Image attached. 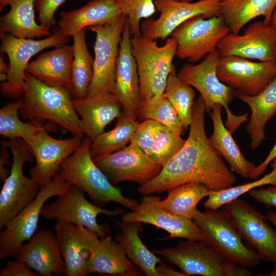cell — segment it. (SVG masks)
Segmentation results:
<instances>
[{
  "mask_svg": "<svg viewBox=\"0 0 276 276\" xmlns=\"http://www.w3.org/2000/svg\"><path fill=\"white\" fill-rule=\"evenodd\" d=\"M205 106L202 97L194 102L189 136L181 149L153 179L137 188L144 195L160 193L188 183H199L211 191L230 188L237 179L213 147L205 129Z\"/></svg>",
  "mask_w": 276,
  "mask_h": 276,
  "instance_id": "obj_1",
  "label": "cell"
},
{
  "mask_svg": "<svg viewBox=\"0 0 276 276\" xmlns=\"http://www.w3.org/2000/svg\"><path fill=\"white\" fill-rule=\"evenodd\" d=\"M25 81L26 86L20 109L24 119L49 128L43 123L50 122L74 136L83 137L82 123L74 108L68 88L46 85L27 72Z\"/></svg>",
  "mask_w": 276,
  "mask_h": 276,
  "instance_id": "obj_2",
  "label": "cell"
},
{
  "mask_svg": "<svg viewBox=\"0 0 276 276\" xmlns=\"http://www.w3.org/2000/svg\"><path fill=\"white\" fill-rule=\"evenodd\" d=\"M91 144L87 137L83 139L78 149L61 164L58 174L80 188L99 206L114 202L130 210L133 209L137 201L124 196L96 164L91 155Z\"/></svg>",
  "mask_w": 276,
  "mask_h": 276,
  "instance_id": "obj_3",
  "label": "cell"
},
{
  "mask_svg": "<svg viewBox=\"0 0 276 276\" xmlns=\"http://www.w3.org/2000/svg\"><path fill=\"white\" fill-rule=\"evenodd\" d=\"M131 45L139 76L141 102L163 95L174 65L173 60L176 54V40L171 37L164 45L159 46L156 40L141 35L133 36Z\"/></svg>",
  "mask_w": 276,
  "mask_h": 276,
  "instance_id": "obj_4",
  "label": "cell"
},
{
  "mask_svg": "<svg viewBox=\"0 0 276 276\" xmlns=\"http://www.w3.org/2000/svg\"><path fill=\"white\" fill-rule=\"evenodd\" d=\"M2 144L10 150L13 162L0 193L1 228L30 204L42 188L33 178L27 177L24 174V164L33 162L34 158L30 146L19 138L3 141Z\"/></svg>",
  "mask_w": 276,
  "mask_h": 276,
  "instance_id": "obj_5",
  "label": "cell"
},
{
  "mask_svg": "<svg viewBox=\"0 0 276 276\" xmlns=\"http://www.w3.org/2000/svg\"><path fill=\"white\" fill-rule=\"evenodd\" d=\"M221 56L217 50L206 55L197 64L187 63L179 71V78L195 88L203 99L206 111L216 105H220L225 110V126L232 133L248 120V114L236 115L228 105L233 99V88L218 78L217 70Z\"/></svg>",
  "mask_w": 276,
  "mask_h": 276,
  "instance_id": "obj_6",
  "label": "cell"
},
{
  "mask_svg": "<svg viewBox=\"0 0 276 276\" xmlns=\"http://www.w3.org/2000/svg\"><path fill=\"white\" fill-rule=\"evenodd\" d=\"M203 235L202 240L224 259L253 267L261 261L257 252L244 244L232 221L222 211L197 210L193 219Z\"/></svg>",
  "mask_w": 276,
  "mask_h": 276,
  "instance_id": "obj_7",
  "label": "cell"
},
{
  "mask_svg": "<svg viewBox=\"0 0 276 276\" xmlns=\"http://www.w3.org/2000/svg\"><path fill=\"white\" fill-rule=\"evenodd\" d=\"M68 38L61 32L59 27L50 36L38 40L0 33L1 51L7 55L9 61L7 80L1 84L2 96L21 99L26 86V70L32 57L45 49L65 43Z\"/></svg>",
  "mask_w": 276,
  "mask_h": 276,
  "instance_id": "obj_8",
  "label": "cell"
},
{
  "mask_svg": "<svg viewBox=\"0 0 276 276\" xmlns=\"http://www.w3.org/2000/svg\"><path fill=\"white\" fill-rule=\"evenodd\" d=\"M71 183L58 173L42 187L36 197L4 227L0 234V259L11 257L15 259L23 245L37 230L40 216L45 202L49 198L64 192Z\"/></svg>",
  "mask_w": 276,
  "mask_h": 276,
  "instance_id": "obj_9",
  "label": "cell"
},
{
  "mask_svg": "<svg viewBox=\"0 0 276 276\" xmlns=\"http://www.w3.org/2000/svg\"><path fill=\"white\" fill-rule=\"evenodd\" d=\"M126 20V16L122 14L112 23L90 27L96 34V39L93 75L87 97L114 94L120 44Z\"/></svg>",
  "mask_w": 276,
  "mask_h": 276,
  "instance_id": "obj_10",
  "label": "cell"
},
{
  "mask_svg": "<svg viewBox=\"0 0 276 276\" xmlns=\"http://www.w3.org/2000/svg\"><path fill=\"white\" fill-rule=\"evenodd\" d=\"M230 32L220 15H199L184 22L170 36L177 43L176 56L194 63L217 50L219 42Z\"/></svg>",
  "mask_w": 276,
  "mask_h": 276,
  "instance_id": "obj_11",
  "label": "cell"
},
{
  "mask_svg": "<svg viewBox=\"0 0 276 276\" xmlns=\"http://www.w3.org/2000/svg\"><path fill=\"white\" fill-rule=\"evenodd\" d=\"M222 211L234 224L246 245L261 260L276 261V229L266 216L243 199H236L223 206Z\"/></svg>",
  "mask_w": 276,
  "mask_h": 276,
  "instance_id": "obj_12",
  "label": "cell"
},
{
  "mask_svg": "<svg viewBox=\"0 0 276 276\" xmlns=\"http://www.w3.org/2000/svg\"><path fill=\"white\" fill-rule=\"evenodd\" d=\"M84 191L78 186L71 184L63 193L57 196L55 201L44 205L41 216L47 219H56L82 226L97 234L100 238L110 235L109 227L97 222L100 214L115 216L122 210L104 209L90 202L85 197Z\"/></svg>",
  "mask_w": 276,
  "mask_h": 276,
  "instance_id": "obj_13",
  "label": "cell"
},
{
  "mask_svg": "<svg viewBox=\"0 0 276 276\" xmlns=\"http://www.w3.org/2000/svg\"><path fill=\"white\" fill-rule=\"evenodd\" d=\"M222 0H200L196 2L176 0H154L159 13L156 19H148L141 26V34L148 38L163 40L182 24L199 15L211 17L219 15Z\"/></svg>",
  "mask_w": 276,
  "mask_h": 276,
  "instance_id": "obj_14",
  "label": "cell"
},
{
  "mask_svg": "<svg viewBox=\"0 0 276 276\" xmlns=\"http://www.w3.org/2000/svg\"><path fill=\"white\" fill-rule=\"evenodd\" d=\"M75 229L80 241L89 254L87 260L89 274L141 275L122 247L110 235L99 239L97 234L82 226L75 225Z\"/></svg>",
  "mask_w": 276,
  "mask_h": 276,
  "instance_id": "obj_15",
  "label": "cell"
},
{
  "mask_svg": "<svg viewBox=\"0 0 276 276\" xmlns=\"http://www.w3.org/2000/svg\"><path fill=\"white\" fill-rule=\"evenodd\" d=\"M93 159L113 185L125 181L143 185L155 178L163 168L132 143L117 152Z\"/></svg>",
  "mask_w": 276,
  "mask_h": 276,
  "instance_id": "obj_16",
  "label": "cell"
},
{
  "mask_svg": "<svg viewBox=\"0 0 276 276\" xmlns=\"http://www.w3.org/2000/svg\"><path fill=\"white\" fill-rule=\"evenodd\" d=\"M217 50L221 56H236L276 63V29L263 20L250 23L243 34H227Z\"/></svg>",
  "mask_w": 276,
  "mask_h": 276,
  "instance_id": "obj_17",
  "label": "cell"
},
{
  "mask_svg": "<svg viewBox=\"0 0 276 276\" xmlns=\"http://www.w3.org/2000/svg\"><path fill=\"white\" fill-rule=\"evenodd\" d=\"M217 74L222 82L233 89L255 96L276 76V63L255 62L236 56H221Z\"/></svg>",
  "mask_w": 276,
  "mask_h": 276,
  "instance_id": "obj_18",
  "label": "cell"
},
{
  "mask_svg": "<svg viewBox=\"0 0 276 276\" xmlns=\"http://www.w3.org/2000/svg\"><path fill=\"white\" fill-rule=\"evenodd\" d=\"M186 240L175 247L152 251L186 275L223 276L226 259L202 241Z\"/></svg>",
  "mask_w": 276,
  "mask_h": 276,
  "instance_id": "obj_19",
  "label": "cell"
},
{
  "mask_svg": "<svg viewBox=\"0 0 276 276\" xmlns=\"http://www.w3.org/2000/svg\"><path fill=\"white\" fill-rule=\"evenodd\" d=\"M160 197L145 195L140 203L122 216L121 220L147 223L167 232L169 236L159 240L181 238L202 241V233L193 220L176 216L160 206Z\"/></svg>",
  "mask_w": 276,
  "mask_h": 276,
  "instance_id": "obj_20",
  "label": "cell"
},
{
  "mask_svg": "<svg viewBox=\"0 0 276 276\" xmlns=\"http://www.w3.org/2000/svg\"><path fill=\"white\" fill-rule=\"evenodd\" d=\"M48 130L45 128L40 129L28 144L36 161L30 175L41 187L52 180L62 162L78 149L83 140L77 136L56 139L47 133Z\"/></svg>",
  "mask_w": 276,
  "mask_h": 276,
  "instance_id": "obj_21",
  "label": "cell"
},
{
  "mask_svg": "<svg viewBox=\"0 0 276 276\" xmlns=\"http://www.w3.org/2000/svg\"><path fill=\"white\" fill-rule=\"evenodd\" d=\"M131 33L126 20L120 44L115 75L114 95L123 109V114L133 119L138 118L141 105L140 80L132 53Z\"/></svg>",
  "mask_w": 276,
  "mask_h": 276,
  "instance_id": "obj_22",
  "label": "cell"
},
{
  "mask_svg": "<svg viewBox=\"0 0 276 276\" xmlns=\"http://www.w3.org/2000/svg\"><path fill=\"white\" fill-rule=\"evenodd\" d=\"M16 259L25 262L39 275L64 274L65 265L56 235L47 229L37 230L20 248Z\"/></svg>",
  "mask_w": 276,
  "mask_h": 276,
  "instance_id": "obj_23",
  "label": "cell"
},
{
  "mask_svg": "<svg viewBox=\"0 0 276 276\" xmlns=\"http://www.w3.org/2000/svg\"><path fill=\"white\" fill-rule=\"evenodd\" d=\"M122 14L117 0H91L79 9L62 11L58 27L69 37L86 28L112 23Z\"/></svg>",
  "mask_w": 276,
  "mask_h": 276,
  "instance_id": "obj_24",
  "label": "cell"
},
{
  "mask_svg": "<svg viewBox=\"0 0 276 276\" xmlns=\"http://www.w3.org/2000/svg\"><path fill=\"white\" fill-rule=\"evenodd\" d=\"M73 58V45L63 44L30 62L26 72L46 85L70 89Z\"/></svg>",
  "mask_w": 276,
  "mask_h": 276,
  "instance_id": "obj_25",
  "label": "cell"
},
{
  "mask_svg": "<svg viewBox=\"0 0 276 276\" xmlns=\"http://www.w3.org/2000/svg\"><path fill=\"white\" fill-rule=\"evenodd\" d=\"M73 103L76 111L81 117L84 133L91 141L123 112L121 103L112 94L73 100Z\"/></svg>",
  "mask_w": 276,
  "mask_h": 276,
  "instance_id": "obj_26",
  "label": "cell"
},
{
  "mask_svg": "<svg viewBox=\"0 0 276 276\" xmlns=\"http://www.w3.org/2000/svg\"><path fill=\"white\" fill-rule=\"evenodd\" d=\"M36 0H0V11L5 7L9 11L0 18V33L21 38L48 37L52 33L35 21Z\"/></svg>",
  "mask_w": 276,
  "mask_h": 276,
  "instance_id": "obj_27",
  "label": "cell"
},
{
  "mask_svg": "<svg viewBox=\"0 0 276 276\" xmlns=\"http://www.w3.org/2000/svg\"><path fill=\"white\" fill-rule=\"evenodd\" d=\"M235 95L250 109L246 131L250 138L251 148L256 149L266 139V125L276 113V76L258 95L250 96L237 91Z\"/></svg>",
  "mask_w": 276,
  "mask_h": 276,
  "instance_id": "obj_28",
  "label": "cell"
},
{
  "mask_svg": "<svg viewBox=\"0 0 276 276\" xmlns=\"http://www.w3.org/2000/svg\"><path fill=\"white\" fill-rule=\"evenodd\" d=\"M222 108V106L217 104L213 106L210 111L213 132L208 138L209 142L234 173L242 177L248 178L256 166L243 155L232 133L223 124L221 117Z\"/></svg>",
  "mask_w": 276,
  "mask_h": 276,
  "instance_id": "obj_29",
  "label": "cell"
},
{
  "mask_svg": "<svg viewBox=\"0 0 276 276\" xmlns=\"http://www.w3.org/2000/svg\"><path fill=\"white\" fill-rule=\"evenodd\" d=\"M121 233L115 237L128 259L146 275L159 276L156 266L161 261L141 240L142 223L121 221L118 223Z\"/></svg>",
  "mask_w": 276,
  "mask_h": 276,
  "instance_id": "obj_30",
  "label": "cell"
},
{
  "mask_svg": "<svg viewBox=\"0 0 276 276\" xmlns=\"http://www.w3.org/2000/svg\"><path fill=\"white\" fill-rule=\"evenodd\" d=\"M275 8L276 0H222L219 15L231 33L238 34L245 25L259 16H263V21L270 24Z\"/></svg>",
  "mask_w": 276,
  "mask_h": 276,
  "instance_id": "obj_31",
  "label": "cell"
},
{
  "mask_svg": "<svg viewBox=\"0 0 276 276\" xmlns=\"http://www.w3.org/2000/svg\"><path fill=\"white\" fill-rule=\"evenodd\" d=\"M57 237L65 265L64 275L86 276L87 260L89 254L80 241L75 225L66 221H57L55 226Z\"/></svg>",
  "mask_w": 276,
  "mask_h": 276,
  "instance_id": "obj_32",
  "label": "cell"
},
{
  "mask_svg": "<svg viewBox=\"0 0 276 276\" xmlns=\"http://www.w3.org/2000/svg\"><path fill=\"white\" fill-rule=\"evenodd\" d=\"M72 37L74 58L70 90L73 99L79 100L87 97L93 75L94 59L87 47L85 30Z\"/></svg>",
  "mask_w": 276,
  "mask_h": 276,
  "instance_id": "obj_33",
  "label": "cell"
},
{
  "mask_svg": "<svg viewBox=\"0 0 276 276\" xmlns=\"http://www.w3.org/2000/svg\"><path fill=\"white\" fill-rule=\"evenodd\" d=\"M168 192L165 199H159L160 206L176 216L193 220L198 210V203L209 196L211 190L201 183H188L174 187Z\"/></svg>",
  "mask_w": 276,
  "mask_h": 276,
  "instance_id": "obj_34",
  "label": "cell"
},
{
  "mask_svg": "<svg viewBox=\"0 0 276 276\" xmlns=\"http://www.w3.org/2000/svg\"><path fill=\"white\" fill-rule=\"evenodd\" d=\"M140 123L122 113L118 118L113 129L102 132L91 141L90 153L93 159L111 154L125 147Z\"/></svg>",
  "mask_w": 276,
  "mask_h": 276,
  "instance_id": "obj_35",
  "label": "cell"
},
{
  "mask_svg": "<svg viewBox=\"0 0 276 276\" xmlns=\"http://www.w3.org/2000/svg\"><path fill=\"white\" fill-rule=\"evenodd\" d=\"M193 88L179 78L174 65L168 78L164 95L175 109L186 129L192 122L196 96Z\"/></svg>",
  "mask_w": 276,
  "mask_h": 276,
  "instance_id": "obj_36",
  "label": "cell"
},
{
  "mask_svg": "<svg viewBox=\"0 0 276 276\" xmlns=\"http://www.w3.org/2000/svg\"><path fill=\"white\" fill-rule=\"evenodd\" d=\"M22 106L21 98L8 103L1 108L0 134L9 139H21L29 144L40 129H50L30 121L22 122L18 117V111Z\"/></svg>",
  "mask_w": 276,
  "mask_h": 276,
  "instance_id": "obj_37",
  "label": "cell"
},
{
  "mask_svg": "<svg viewBox=\"0 0 276 276\" xmlns=\"http://www.w3.org/2000/svg\"><path fill=\"white\" fill-rule=\"evenodd\" d=\"M138 118L142 120L158 122L180 135L184 133L186 129L175 109L164 94L141 102Z\"/></svg>",
  "mask_w": 276,
  "mask_h": 276,
  "instance_id": "obj_38",
  "label": "cell"
},
{
  "mask_svg": "<svg viewBox=\"0 0 276 276\" xmlns=\"http://www.w3.org/2000/svg\"><path fill=\"white\" fill-rule=\"evenodd\" d=\"M272 162L271 172L260 179L220 191H211L203 206L207 210H217L250 190L266 185L276 186V157Z\"/></svg>",
  "mask_w": 276,
  "mask_h": 276,
  "instance_id": "obj_39",
  "label": "cell"
},
{
  "mask_svg": "<svg viewBox=\"0 0 276 276\" xmlns=\"http://www.w3.org/2000/svg\"><path fill=\"white\" fill-rule=\"evenodd\" d=\"M185 141L180 134L159 123L148 156L163 167L181 149Z\"/></svg>",
  "mask_w": 276,
  "mask_h": 276,
  "instance_id": "obj_40",
  "label": "cell"
},
{
  "mask_svg": "<svg viewBox=\"0 0 276 276\" xmlns=\"http://www.w3.org/2000/svg\"><path fill=\"white\" fill-rule=\"evenodd\" d=\"M119 8L127 17L131 34L140 36V21L148 18L156 12L154 0H117Z\"/></svg>",
  "mask_w": 276,
  "mask_h": 276,
  "instance_id": "obj_41",
  "label": "cell"
},
{
  "mask_svg": "<svg viewBox=\"0 0 276 276\" xmlns=\"http://www.w3.org/2000/svg\"><path fill=\"white\" fill-rule=\"evenodd\" d=\"M159 123L152 120L140 122L133 133L130 143L139 146L148 156L154 144Z\"/></svg>",
  "mask_w": 276,
  "mask_h": 276,
  "instance_id": "obj_42",
  "label": "cell"
},
{
  "mask_svg": "<svg viewBox=\"0 0 276 276\" xmlns=\"http://www.w3.org/2000/svg\"><path fill=\"white\" fill-rule=\"evenodd\" d=\"M66 0H36L38 19L42 27L50 30L55 24V14Z\"/></svg>",
  "mask_w": 276,
  "mask_h": 276,
  "instance_id": "obj_43",
  "label": "cell"
},
{
  "mask_svg": "<svg viewBox=\"0 0 276 276\" xmlns=\"http://www.w3.org/2000/svg\"><path fill=\"white\" fill-rule=\"evenodd\" d=\"M38 275L25 262L16 259L15 261L7 262L0 271V276H37Z\"/></svg>",
  "mask_w": 276,
  "mask_h": 276,
  "instance_id": "obj_44",
  "label": "cell"
},
{
  "mask_svg": "<svg viewBox=\"0 0 276 276\" xmlns=\"http://www.w3.org/2000/svg\"><path fill=\"white\" fill-rule=\"evenodd\" d=\"M247 193L256 201L268 207L276 208V186L253 189Z\"/></svg>",
  "mask_w": 276,
  "mask_h": 276,
  "instance_id": "obj_45",
  "label": "cell"
},
{
  "mask_svg": "<svg viewBox=\"0 0 276 276\" xmlns=\"http://www.w3.org/2000/svg\"><path fill=\"white\" fill-rule=\"evenodd\" d=\"M248 267L226 260L224 265L223 276H250L252 272Z\"/></svg>",
  "mask_w": 276,
  "mask_h": 276,
  "instance_id": "obj_46",
  "label": "cell"
},
{
  "mask_svg": "<svg viewBox=\"0 0 276 276\" xmlns=\"http://www.w3.org/2000/svg\"><path fill=\"white\" fill-rule=\"evenodd\" d=\"M276 157V141L265 159L257 166L249 176L250 178L256 179L262 175L269 164Z\"/></svg>",
  "mask_w": 276,
  "mask_h": 276,
  "instance_id": "obj_47",
  "label": "cell"
},
{
  "mask_svg": "<svg viewBox=\"0 0 276 276\" xmlns=\"http://www.w3.org/2000/svg\"><path fill=\"white\" fill-rule=\"evenodd\" d=\"M156 269L159 276H187L182 272L174 269L162 261L157 265Z\"/></svg>",
  "mask_w": 276,
  "mask_h": 276,
  "instance_id": "obj_48",
  "label": "cell"
},
{
  "mask_svg": "<svg viewBox=\"0 0 276 276\" xmlns=\"http://www.w3.org/2000/svg\"><path fill=\"white\" fill-rule=\"evenodd\" d=\"M2 154L0 160V177L1 180L4 181L9 175L8 170L5 168V166L9 164L8 148L2 144Z\"/></svg>",
  "mask_w": 276,
  "mask_h": 276,
  "instance_id": "obj_49",
  "label": "cell"
},
{
  "mask_svg": "<svg viewBox=\"0 0 276 276\" xmlns=\"http://www.w3.org/2000/svg\"><path fill=\"white\" fill-rule=\"evenodd\" d=\"M9 70V65L5 62L3 58L0 57V73L7 74L8 75Z\"/></svg>",
  "mask_w": 276,
  "mask_h": 276,
  "instance_id": "obj_50",
  "label": "cell"
},
{
  "mask_svg": "<svg viewBox=\"0 0 276 276\" xmlns=\"http://www.w3.org/2000/svg\"><path fill=\"white\" fill-rule=\"evenodd\" d=\"M269 221H270L276 229V211H270L267 213L266 216Z\"/></svg>",
  "mask_w": 276,
  "mask_h": 276,
  "instance_id": "obj_51",
  "label": "cell"
},
{
  "mask_svg": "<svg viewBox=\"0 0 276 276\" xmlns=\"http://www.w3.org/2000/svg\"><path fill=\"white\" fill-rule=\"evenodd\" d=\"M270 24L276 29V8L273 12Z\"/></svg>",
  "mask_w": 276,
  "mask_h": 276,
  "instance_id": "obj_52",
  "label": "cell"
},
{
  "mask_svg": "<svg viewBox=\"0 0 276 276\" xmlns=\"http://www.w3.org/2000/svg\"><path fill=\"white\" fill-rule=\"evenodd\" d=\"M274 264V267L272 271L268 274H260V275L265 276H276V261L273 263Z\"/></svg>",
  "mask_w": 276,
  "mask_h": 276,
  "instance_id": "obj_53",
  "label": "cell"
},
{
  "mask_svg": "<svg viewBox=\"0 0 276 276\" xmlns=\"http://www.w3.org/2000/svg\"><path fill=\"white\" fill-rule=\"evenodd\" d=\"M176 1L190 2V1H193V0H176ZM199 1H200V0H199Z\"/></svg>",
  "mask_w": 276,
  "mask_h": 276,
  "instance_id": "obj_54",
  "label": "cell"
}]
</instances>
